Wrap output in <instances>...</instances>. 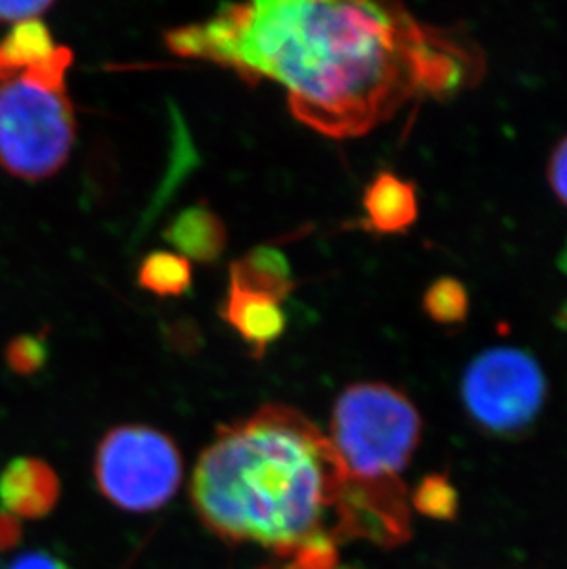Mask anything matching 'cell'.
<instances>
[{"label": "cell", "instance_id": "1", "mask_svg": "<svg viewBox=\"0 0 567 569\" xmlns=\"http://www.w3.org/2000/svg\"><path fill=\"white\" fill-rule=\"evenodd\" d=\"M165 41L249 83L277 81L295 119L341 140L370 133L418 98L454 97L483 70L470 43L392 2L227 4Z\"/></svg>", "mask_w": 567, "mask_h": 569}, {"label": "cell", "instance_id": "2", "mask_svg": "<svg viewBox=\"0 0 567 569\" xmlns=\"http://www.w3.org/2000/svg\"><path fill=\"white\" fill-rule=\"evenodd\" d=\"M347 479L332 445L305 415L269 403L221 428L201 453L193 506L227 540L295 553L322 532Z\"/></svg>", "mask_w": 567, "mask_h": 569}, {"label": "cell", "instance_id": "3", "mask_svg": "<svg viewBox=\"0 0 567 569\" xmlns=\"http://www.w3.org/2000/svg\"><path fill=\"white\" fill-rule=\"evenodd\" d=\"M422 417L406 392L384 381L348 386L330 420V445L348 479L398 478L422 441Z\"/></svg>", "mask_w": 567, "mask_h": 569}, {"label": "cell", "instance_id": "4", "mask_svg": "<svg viewBox=\"0 0 567 569\" xmlns=\"http://www.w3.org/2000/svg\"><path fill=\"white\" fill-rule=\"evenodd\" d=\"M76 114L64 87L22 74L0 83V168L13 178L43 181L69 161Z\"/></svg>", "mask_w": 567, "mask_h": 569}, {"label": "cell", "instance_id": "5", "mask_svg": "<svg viewBox=\"0 0 567 569\" xmlns=\"http://www.w3.org/2000/svg\"><path fill=\"white\" fill-rule=\"evenodd\" d=\"M460 403L477 430L516 441L538 422L549 397L540 361L519 347H490L460 377Z\"/></svg>", "mask_w": 567, "mask_h": 569}, {"label": "cell", "instance_id": "6", "mask_svg": "<svg viewBox=\"0 0 567 569\" xmlns=\"http://www.w3.org/2000/svg\"><path fill=\"white\" fill-rule=\"evenodd\" d=\"M94 476L102 495L129 512L161 509L182 478L176 442L148 426H120L98 446Z\"/></svg>", "mask_w": 567, "mask_h": 569}, {"label": "cell", "instance_id": "7", "mask_svg": "<svg viewBox=\"0 0 567 569\" xmlns=\"http://www.w3.org/2000/svg\"><path fill=\"white\" fill-rule=\"evenodd\" d=\"M341 532L397 548L411 538V510L400 478L347 479L341 498Z\"/></svg>", "mask_w": 567, "mask_h": 569}, {"label": "cell", "instance_id": "8", "mask_svg": "<svg viewBox=\"0 0 567 569\" xmlns=\"http://www.w3.org/2000/svg\"><path fill=\"white\" fill-rule=\"evenodd\" d=\"M59 495L61 485L54 470L36 457H17L0 472V506L17 520L44 518Z\"/></svg>", "mask_w": 567, "mask_h": 569}, {"label": "cell", "instance_id": "9", "mask_svg": "<svg viewBox=\"0 0 567 569\" xmlns=\"http://www.w3.org/2000/svg\"><path fill=\"white\" fill-rule=\"evenodd\" d=\"M221 319L249 347L252 358L260 360L269 347L279 341L288 327L280 302L229 284L221 305Z\"/></svg>", "mask_w": 567, "mask_h": 569}, {"label": "cell", "instance_id": "10", "mask_svg": "<svg viewBox=\"0 0 567 569\" xmlns=\"http://www.w3.org/2000/svg\"><path fill=\"white\" fill-rule=\"evenodd\" d=\"M417 184L391 170L370 179L364 192L361 226L376 234H404L418 220Z\"/></svg>", "mask_w": 567, "mask_h": 569}, {"label": "cell", "instance_id": "11", "mask_svg": "<svg viewBox=\"0 0 567 569\" xmlns=\"http://www.w3.org/2000/svg\"><path fill=\"white\" fill-rule=\"evenodd\" d=\"M165 240L190 262L209 263L223 254L229 234L226 223L215 210L196 204L171 220L165 231Z\"/></svg>", "mask_w": 567, "mask_h": 569}, {"label": "cell", "instance_id": "12", "mask_svg": "<svg viewBox=\"0 0 567 569\" xmlns=\"http://www.w3.org/2000/svg\"><path fill=\"white\" fill-rule=\"evenodd\" d=\"M229 284L258 296L269 297L282 305L295 290L288 258L273 248H257L230 266Z\"/></svg>", "mask_w": 567, "mask_h": 569}, {"label": "cell", "instance_id": "13", "mask_svg": "<svg viewBox=\"0 0 567 569\" xmlns=\"http://www.w3.org/2000/svg\"><path fill=\"white\" fill-rule=\"evenodd\" d=\"M56 49L54 39L43 21L32 19L13 24L0 39V83L16 80L36 64L49 60Z\"/></svg>", "mask_w": 567, "mask_h": 569}, {"label": "cell", "instance_id": "14", "mask_svg": "<svg viewBox=\"0 0 567 569\" xmlns=\"http://www.w3.org/2000/svg\"><path fill=\"white\" fill-rule=\"evenodd\" d=\"M192 262L179 253L146 254L137 271L140 288L157 297H181L192 288Z\"/></svg>", "mask_w": 567, "mask_h": 569}, {"label": "cell", "instance_id": "15", "mask_svg": "<svg viewBox=\"0 0 567 569\" xmlns=\"http://www.w3.org/2000/svg\"><path fill=\"white\" fill-rule=\"evenodd\" d=\"M417 512L435 521H455L459 516V490L446 472L426 473L411 496Z\"/></svg>", "mask_w": 567, "mask_h": 569}, {"label": "cell", "instance_id": "16", "mask_svg": "<svg viewBox=\"0 0 567 569\" xmlns=\"http://www.w3.org/2000/svg\"><path fill=\"white\" fill-rule=\"evenodd\" d=\"M422 308L426 316L437 325L455 327L466 321L470 312V297L460 280L442 277L428 286Z\"/></svg>", "mask_w": 567, "mask_h": 569}, {"label": "cell", "instance_id": "17", "mask_svg": "<svg viewBox=\"0 0 567 569\" xmlns=\"http://www.w3.org/2000/svg\"><path fill=\"white\" fill-rule=\"evenodd\" d=\"M47 361V347L36 338H19L8 349V363L19 375H32Z\"/></svg>", "mask_w": 567, "mask_h": 569}, {"label": "cell", "instance_id": "18", "mask_svg": "<svg viewBox=\"0 0 567 569\" xmlns=\"http://www.w3.org/2000/svg\"><path fill=\"white\" fill-rule=\"evenodd\" d=\"M295 555L297 569H334L336 566V543L325 532L306 540Z\"/></svg>", "mask_w": 567, "mask_h": 569}, {"label": "cell", "instance_id": "19", "mask_svg": "<svg viewBox=\"0 0 567 569\" xmlns=\"http://www.w3.org/2000/svg\"><path fill=\"white\" fill-rule=\"evenodd\" d=\"M547 184L558 203L567 209V133L555 144L547 161Z\"/></svg>", "mask_w": 567, "mask_h": 569}, {"label": "cell", "instance_id": "20", "mask_svg": "<svg viewBox=\"0 0 567 569\" xmlns=\"http://www.w3.org/2000/svg\"><path fill=\"white\" fill-rule=\"evenodd\" d=\"M54 2L43 0H17V2H0V22L19 24V22L32 21L47 13Z\"/></svg>", "mask_w": 567, "mask_h": 569}, {"label": "cell", "instance_id": "21", "mask_svg": "<svg viewBox=\"0 0 567 569\" xmlns=\"http://www.w3.org/2000/svg\"><path fill=\"white\" fill-rule=\"evenodd\" d=\"M8 569H70L63 560L47 551H28L17 557Z\"/></svg>", "mask_w": 567, "mask_h": 569}, {"label": "cell", "instance_id": "22", "mask_svg": "<svg viewBox=\"0 0 567 569\" xmlns=\"http://www.w3.org/2000/svg\"><path fill=\"white\" fill-rule=\"evenodd\" d=\"M21 540V523L13 516L0 510V549L13 548Z\"/></svg>", "mask_w": 567, "mask_h": 569}, {"label": "cell", "instance_id": "23", "mask_svg": "<svg viewBox=\"0 0 567 569\" xmlns=\"http://www.w3.org/2000/svg\"><path fill=\"white\" fill-rule=\"evenodd\" d=\"M334 569H364V568H359V566H339V568H334Z\"/></svg>", "mask_w": 567, "mask_h": 569}]
</instances>
